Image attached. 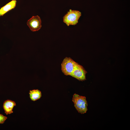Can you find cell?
<instances>
[{"mask_svg":"<svg viewBox=\"0 0 130 130\" xmlns=\"http://www.w3.org/2000/svg\"><path fill=\"white\" fill-rule=\"evenodd\" d=\"M72 101L79 113L81 114L86 113L88 110V103L85 97L75 93L73 95Z\"/></svg>","mask_w":130,"mask_h":130,"instance_id":"cell-1","label":"cell"},{"mask_svg":"<svg viewBox=\"0 0 130 130\" xmlns=\"http://www.w3.org/2000/svg\"><path fill=\"white\" fill-rule=\"evenodd\" d=\"M81 15V13L79 11L70 9L63 17V21L67 26L74 25L78 23Z\"/></svg>","mask_w":130,"mask_h":130,"instance_id":"cell-2","label":"cell"},{"mask_svg":"<svg viewBox=\"0 0 130 130\" xmlns=\"http://www.w3.org/2000/svg\"><path fill=\"white\" fill-rule=\"evenodd\" d=\"M78 64L70 57L65 58L61 64V70L66 75H70Z\"/></svg>","mask_w":130,"mask_h":130,"instance_id":"cell-3","label":"cell"},{"mask_svg":"<svg viewBox=\"0 0 130 130\" xmlns=\"http://www.w3.org/2000/svg\"><path fill=\"white\" fill-rule=\"evenodd\" d=\"M87 73L84 67L78 63L70 76L82 81L86 80L85 75Z\"/></svg>","mask_w":130,"mask_h":130,"instance_id":"cell-4","label":"cell"},{"mask_svg":"<svg viewBox=\"0 0 130 130\" xmlns=\"http://www.w3.org/2000/svg\"><path fill=\"white\" fill-rule=\"evenodd\" d=\"M41 21L38 15L32 16L27 21V24L30 30L34 32L38 31L41 27Z\"/></svg>","mask_w":130,"mask_h":130,"instance_id":"cell-5","label":"cell"},{"mask_svg":"<svg viewBox=\"0 0 130 130\" xmlns=\"http://www.w3.org/2000/svg\"><path fill=\"white\" fill-rule=\"evenodd\" d=\"M16 105V103L14 101L9 100L5 101L3 106L5 113L6 115H8L13 113V108Z\"/></svg>","mask_w":130,"mask_h":130,"instance_id":"cell-6","label":"cell"},{"mask_svg":"<svg viewBox=\"0 0 130 130\" xmlns=\"http://www.w3.org/2000/svg\"><path fill=\"white\" fill-rule=\"evenodd\" d=\"M17 1L12 0L0 9V16H3L9 11L15 7Z\"/></svg>","mask_w":130,"mask_h":130,"instance_id":"cell-7","label":"cell"},{"mask_svg":"<svg viewBox=\"0 0 130 130\" xmlns=\"http://www.w3.org/2000/svg\"><path fill=\"white\" fill-rule=\"evenodd\" d=\"M29 93L31 100L33 101L39 99L42 96L41 91L38 89L30 90Z\"/></svg>","mask_w":130,"mask_h":130,"instance_id":"cell-8","label":"cell"},{"mask_svg":"<svg viewBox=\"0 0 130 130\" xmlns=\"http://www.w3.org/2000/svg\"><path fill=\"white\" fill-rule=\"evenodd\" d=\"M7 119V117L0 114V124H3Z\"/></svg>","mask_w":130,"mask_h":130,"instance_id":"cell-9","label":"cell"}]
</instances>
